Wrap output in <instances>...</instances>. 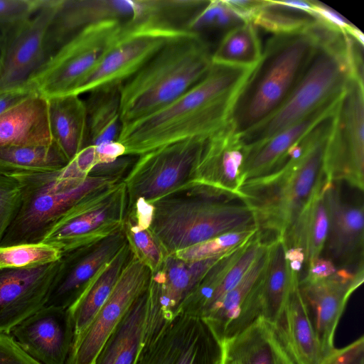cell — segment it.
<instances>
[{
	"instance_id": "d590c367",
	"label": "cell",
	"mask_w": 364,
	"mask_h": 364,
	"mask_svg": "<svg viewBox=\"0 0 364 364\" xmlns=\"http://www.w3.org/2000/svg\"><path fill=\"white\" fill-rule=\"evenodd\" d=\"M262 46L255 26L251 22L228 32L212 53L213 64L255 68L261 59Z\"/></svg>"
},
{
	"instance_id": "5b68a950",
	"label": "cell",
	"mask_w": 364,
	"mask_h": 364,
	"mask_svg": "<svg viewBox=\"0 0 364 364\" xmlns=\"http://www.w3.org/2000/svg\"><path fill=\"white\" fill-rule=\"evenodd\" d=\"M331 132L298 159L243 183L240 201L254 213L262 237L267 233L274 237L284 235L323 185L324 154Z\"/></svg>"
},
{
	"instance_id": "db71d44e",
	"label": "cell",
	"mask_w": 364,
	"mask_h": 364,
	"mask_svg": "<svg viewBox=\"0 0 364 364\" xmlns=\"http://www.w3.org/2000/svg\"><path fill=\"white\" fill-rule=\"evenodd\" d=\"M1 48H2V41L0 36V59H1Z\"/></svg>"
},
{
	"instance_id": "ffe728a7",
	"label": "cell",
	"mask_w": 364,
	"mask_h": 364,
	"mask_svg": "<svg viewBox=\"0 0 364 364\" xmlns=\"http://www.w3.org/2000/svg\"><path fill=\"white\" fill-rule=\"evenodd\" d=\"M324 190L329 218L325 257L337 269L358 270L363 267V204L347 202L337 183L326 181Z\"/></svg>"
},
{
	"instance_id": "8992f818",
	"label": "cell",
	"mask_w": 364,
	"mask_h": 364,
	"mask_svg": "<svg viewBox=\"0 0 364 364\" xmlns=\"http://www.w3.org/2000/svg\"><path fill=\"white\" fill-rule=\"evenodd\" d=\"M151 206L149 228L166 255L224 233L258 228L254 213L242 202L181 191Z\"/></svg>"
},
{
	"instance_id": "52a82bcc",
	"label": "cell",
	"mask_w": 364,
	"mask_h": 364,
	"mask_svg": "<svg viewBox=\"0 0 364 364\" xmlns=\"http://www.w3.org/2000/svg\"><path fill=\"white\" fill-rule=\"evenodd\" d=\"M55 171L11 176L21 186L22 200L0 246L40 242L50 225L75 203L119 182L115 178L89 175L82 183L75 184L59 180Z\"/></svg>"
},
{
	"instance_id": "f1b7e54d",
	"label": "cell",
	"mask_w": 364,
	"mask_h": 364,
	"mask_svg": "<svg viewBox=\"0 0 364 364\" xmlns=\"http://www.w3.org/2000/svg\"><path fill=\"white\" fill-rule=\"evenodd\" d=\"M150 310L147 288L109 336L94 364H136L147 338Z\"/></svg>"
},
{
	"instance_id": "2e32d148",
	"label": "cell",
	"mask_w": 364,
	"mask_h": 364,
	"mask_svg": "<svg viewBox=\"0 0 364 364\" xmlns=\"http://www.w3.org/2000/svg\"><path fill=\"white\" fill-rule=\"evenodd\" d=\"M63 0L47 2L2 40L0 92L27 85L50 58L48 34Z\"/></svg>"
},
{
	"instance_id": "9a60e30c",
	"label": "cell",
	"mask_w": 364,
	"mask_h": 364,
	"mask_svg": "<svg viewBox=\"0 0 364 364\" xmlns=\"http://www.w3.org/2000/svg\"><path fill=\"white\" fill-rule=\"evenodd\" d=\"M245 154L246 147L227 122L205 139L191 178L181 191L223 200H240Z\"/></svg>"
},
{
	"instance_id": "ab89813d",
	"label": "cell",
	"mask_w": 364,
	"mask_h": 364,
	"mask_svg": "<svg viewBox=\"0 0 364 364\" xmlns=\"http://www.w3.org/2000/svg\"><path fill=\"white\" fill-rule=\"evenodd\" d=\"M62 257L59 250L42 242L0 246V270L44 265Z\"/></svg>"
},
{
	"instance_id": "f907efd6",
	"label": "cell",
	"mask_w": 364,
	"mask_h": 364,
	"mask_svg": "<svg viewBox=\"0 0 364 364\" xmlns=\"http://www.w3.org/2000/svg\"><path fill=\"white\" fill-rule=\"evenodd\" d=\"M95 147L98 162L97 165L114 161L118 158L124 156V147L118 141Z\"/></svg>"
},
{
	"instance_id": "3957f363",
	"label": "cell",
	"mask_w": 364,
	"mask_h": 364,
	"mask_svg": "<svg viewBox=\"0 0 364 364\" xmlns=\"http://www.w3.org/2000/svg\"><path fill=\"white\" fill-rule=\"evenodd\" d=\"M212 53L195 33L166 45L122 84V124L162 109L193 87L210 70Z\"/></svg>"
},
{
	"instance_id": "484cf974",
	"label": "cell",
	"mask_w": 364,
	"mask_h": 364,
	"mask_svg": "<svg viewBox=\"0 0 364 364\" xmlns=\"http://www.w3.org/2000/svg\"><path fill=\"white\" fill-rule=\"evenodd\" d=\"M220 343L219 364H295L274 324L261 316Z\"/></svg>"
},
{
	"instance_id": "1f68e13d",
	"label": "cell",
	"mask_w": 364,
	"mask_h": 364,
	"mask_svg": "<svg viewBox=\"0 0 364 364\" xmlns=\"http://www.w3.org/2000/svg\"><path fill=\"white\" fill-rule=\"evenodd\" d=\"M283 235L268 241V260L262 284L261 317L275 324L287 303L294 284L300 276L293 273L287 257Z\"/></svg>"
},
{
	"instance_id": "d4e9b609",
	"label": "cell",
	"mask_w": 364,
	"mask_h": 364,
	"mask_svg": "<svg viewBox=\"0 0 364 364\" xmlns=\"http://www.w3.org/2000/svg\"><path fill=\"white\" fill-rule=\"evenodd\" d=\"M231 250L196 261L182 260L174 254L166 256L159 270L151 273L150 279L164 321L171 320L178 314L181 304L204 275Z\"/></svg>"
},
{
	"instance_id": "30bf717a",
	"label": "cell",
	"mask_w": 364,
	"mask_h": 364,
	"mask_svg": "<svg viewBox=\"0 0 364 364\" xmlns=\"http://www.w3.org/2000/svg\"><path fill=\"white\" fill-rule=\"evenodd\" d=\"M193 8L191 0H63L48 31L53 54L82 28L100 21L156 20L178 24Z\"/></svg>"
},
{
	"instance_id": "8fae6325",
	"label": "cell",
	"mask_w": 364,
	"mask_h": 364,
	"mask_svg": "<svg viewBox=\"0 0 364 364\" xmlns=\"http://www.w3.org/2000/svg\"><path fill=\"white\" fill-rule=\"evenodd\" d=\"M192 33L181 26L166 21L125 23L101 62L74 95L88 93L110 83H124L168 43Z\"/></svg>"
},
{
	"instance_id": "7dc6e473",
	"label": "cell",
	"mask_w": 364,
	"mask_h": 364,
	"mask_svg": "<svg viewBox=\"0 0 364 364\" xmlns=\"http://www.w3.org/2000/svg\"><path fill=\"white\" fill-rule=\"evenodd\" d=\"M337 269L330 259L321 256L307 265L305 274L299 280L311 282L323 279L333 274Z\"/></svg>"
},
{
	"instance_id": "d6a6232c",
	"label": "cell",
	"mask_w": 364,
	"mask_h": 364,
	"mask_svg": "<svg viewBox=\"0 0 364 364\" xmlns=\"http://www.w3.org/2000/svg\"><path fill=\"white\" fill-rule=\"evenodd\" d=\"M325 182L307 203L291 228L283 235L287 247L302 251L305 259L304 270L309 263L321 256L328 234L329 218Z\"/></svg>"
},
{
	"instance_id": "ac0fdd59",
	"label": "cell",
	"mask_w": 364,
	"mask_h": 364,
	"mask_svg": "<svg viewBox=\"0 0 364 364\" xmlns=\"http://www.w3.org/2000/svg\"><path fill=\"white\" fill-rule=\"evenodd\" d=\"M364 268L355 271L338 269L331 276L316 281L299 280L306 306L322 352L333 350L335 333L351 294L363 284Z\"/></svg>"
},
{
	"instance_id": "f546056e",
	"label": "cell",
	"mask_w": 364,
	"mask_h": 364,
	"mask_svg": "<svg viewBox=\"0 0 364 364\" xmlns=\"http://www.w3.org/2000/svg\"><path fill=\"white\" fill-rule=\"evenodd\" d=\"M132 256L126 242L114 257L91 278L76 301L67 309L74 328L73 342L82 336L112 291Z\"/></svg>"
},
{
	"instance_id": "bcb514c9",
	"label": "cell",
	"mask_w": 364,
	"mask_h": 364,
	"mask_svg": "<svg viewBox=\"0 0 364 364\" xmlns=\"http://www.w3.org/2000/svg\"><path fill=\"white\" fill-rule=\"evenodd\" d=\"M364 348V337L361 336L347 346L334 348L320 364H348L352 358Z\"/></svg>"
},
{
	"instance_id": "74e56055",
	"label": "cell",
	"mask_w": 364,
	"mask_h": 364,
	"mask_svg": "<svg viewBox=\"0 0 364 364\" xmlns=\"http://www.w3.org/2000/svg\"><path fill=\"white\" fill-rule=\"evenodd\" d=\"M245 23L225 0H213L192 16L183 28L200 37L204 33H214L222 38L230 30Z\"/></svg>"
},
{
	"instance_id": "e0dca14e",
	"label": "cell",
	"mask_w": 364,
	"mask_h": 364,
	"mask_svg": "<svg viewBox=\"0 0 364 364\" xmlns=\"http://www.w3.org/2000/svg\"><path fill=\"white\" fill-rule=\"evenodd\" d=\"M151 276L150 269L132 254L108 299L82 336L72 345L65 364H94L109 336L146 291Z\"/></svg>"
},
{
	"instance_id": "603a6c76",
	"label": "cell",
	"mask_w": 364,
	"mask_h": 364,
	"mask_svg": "<svg viewBox=\"0 0 364 364\" xmlns=\"http://www.w3.org/2000/svg\"><path fill=\"white\" fill-rule=\"evenodd\" d=\"M127 242L122 229L97 243L63 255L61 266L45 306L68 309L100 268Z\"/></svg>"
},
{
	"instance_id": "836d02e7",
	"label": "cell",
	"mask_w": 364,
	"mask_h": 364,
	"mask_svg": "<svg viewBox=\"0 0 364 364\" xmlns=\"http://www.w3.org/2000/svg\"><path fill=\"white\" fill-rule=\"evenodd\" d=\"M122 84L110 83L88 92L85 100L87 121V146H98L117 141L122 127L120 117Z\"/></svg>"
},
{
	"instance_id": "681fc988",
	"label": "cell",
	"mask_w": 364,
	"mask_h": 364,
	"mask_svg": "<svg viewBox=\"0 0 364 364\" xmlns=\"http://www.w3.org/2000/svg\"><path fill=\"white\" fill-rule=\"evenodd\" d=\"M33 92L35 91L28 84L12 90L0 92V114Z\"/></svg>"
},
{
	"instance_id": "4dcf8cb0",
	"label": "cell",
	"mask_w": 364,
	"mask_h": 364,
	"mask_svg": "<svg viewBox=\"0 0 364 364\" xmlns=\"http://www.w3.org/2000/svg\"><path fill=\"white\" fill-rule=\"evenodd\" d=\"M48 120L53 143L70 161L87 143L85 102L80 95L48 99Z\"/></svg>"
},
{
	"instance_id": "ba28073f",
	"label": "cell",
	"mask_w": 364,
	"mask_h": 364,
	"mask_svg": "<svg viewBox=\"0 0 364 364\" xmlns=\"http://www.w3.org/2000/svg\"><path fill=\"white\" fill-rule=\"evenodd\" d=\"M124 23L108 20L82 28L51 55L27 84L46 99L74 95L101 62Z\"/></svg>"
},
{
	"instance_id": "d6986e66",
	"label": "cell",
	"mask_w": 364,
	"mask_h": 364,
	"mask_svg": "<svg viewBox=\"0 0 364 364\" xmlns=\"http://www.w3.org/2000/svg\"><path fill=\"white\" fill-rule=\"evenodd\" d=\"M61 266L53 263L0 270V333L10 331L43 307Z\"/></svg>"
},
{
	"instance_id": "7402d4cb",
	"label": "cell",
	"mask_w": 364,
	"mask_h": 364,
	"mask_svg": "<svg viewBox=\"0 0 364 364\" xmlns=\"http://www.w3.org/2000/svg\"><path fill=\"white\" fill-rule=\"evenodd\" d=\"M9 334L40 364H65L74 328L67 309L44 306L15 326Z\"/></svg>"
},
{
	"instance_id": "4fadbf2b",
	"label": "cell",
	"mask_w": 364,
	"mask_h": 364,
	"mask_svg": "<svg viewBox=\"0 0 364 364\" xmlns=\"http://www.w3.org/2000/svg\"><path fill=\"white\" fill-rule=\"evenodd\" d=\"M364 83L351 77L334 114L323 162L327 181L364 189Z\"/></svg>"
},
{
	"instance_id": "7a4b0ae2",
	"label": "cell",
	"mask_w": 364,
	"mask_h": 364,
	"mask_svg": "<svg viewBox=\"0 0 364 364\" xmlns=\"http://www.w3.org/2000/svg\"><path fill=\"white\" fill-rule=\"evenodd\" d=\"M316 24L303 31L274 34L268 39L260 60L230 109L227 122L235 134L240 135L263 122L289 97L318 46Z\"/></svg>"
},
{
	"instance_id": "6da1fadb",
	"label": "cell",
	"mask_w": 364,
	"mask_h": 364,
	"mask_svg": "<svg viewBox=\"0 0 364 364\" xmlns=\"http://www.w3.org/2000/svg\"><path fill=\"white\" fill-rule=\"evenodd\" d=\"M254 68L213 64L197 85L162 109L122 124L117 141L124 156L197 137H209L226 124L234 100Z\"/></svg>"
},
{
	"instance_id": "8d00e7d4",
	"label": "cell",
	"mask_w": 364,
	"mask_h": 364,
	"mask_svg": "<svg viewBox=\"0 0 364 364\" xmlns=\"http://www.w3.org/2000/svg\"><path fill=\"white\" fill-rule=\"evenodd\" d=\"M123 230L132 254L151 273L157 272L167 255L149 230V225L127 213Z\"/></svg>"
},
{
	"instance_id": "e575fe53",
	"label": "cell",
	"mask_w": 364,
	"mask_h": 364,
	"mask_svg": "<svg viewBox=\"0 0 364 364\" xmlns=\"http://www.w3.org/2000/svg\"><path fill=\"white\" fill-rule=\"evenodd\" d=\"M68 163L54 143L48 146L0 147V173L6 176L55 171Z\"/></svg>"
},
{
	"instance_id": "7c38bea8",
	"label": "cell",
	"mask_w": 364,
	"mask_h": 364,
	"mask_svg": "<svg viewBox=\"0 0 364 364\" xmlns=\"http://www.w3.org/2000/svg\"><path fill=\"white\" fill-rule=\"evenodd\" d=\"M197 137L164 146L138 156L122 181L127 209L181 192L189 181L205 139Z\"/></svg>"
},
{
	"instance_id": "816d5d0a",
	"label": "cell",
	"mask_w": 364,
	"mask_h": 364,
	"mask_svg": "<svg viewBox=\"0 0 364 364\" xmlns=\"http://www.w3.org/2000/svg\"><path fill=\"white\" fill-rule=\"evenodd\" d=\"M276 4L307 13L311 16L312 10L314 6V1H303V0H283L274 1Z\"/></svg>"
},
{
	"instance_id": "b9f144b4",
	"label": "cell",
	"mask_w": 364,
	"mask_h": 364,
	"mask_svg": "<svg viewBox=\"0 0 364 364\" xmlns=\"http://www.w3.org/2000/svg\"><path fill=\"white\" fill-rule=\"evenodd\" d=\"M47 0H0V36L4 37L32 17Z\"/></svg>"
},
{
	"instance_id": "9c48e42d",
	"label": "cell",
	"mask_w": 364,
	"mask_h": 364,
	"mask_svg": "<svg viewBox=\"0 0 364 364\" xmlns=\"http://www.w3.org/2000/svg\"><path fill=\"white\" fill-rule=\"evenodd\" d=\"M127 210L124 183L109 184L69 208L46 230L40 242L63 255L95 245L122 228Z\"/></svg>"
},
{
	"instance_id": "44dd1931",
	"label": "cell",
	"mask_w": 364,
	"mask_h": 364,
	"mask_svg": "<svg viewBox=\"0 0 364 364\" xmlns=\"http://www.w3.org/2000/svg\"><path fill=\"white\" fill-rule=\"evenodd\" d=\"M267 260L268 242L240 281L202 318L220 343L261 316L262 284Z\"/></svg>"
},
{
	"instance_id": "c3c4849f",
	"label": "cell",
	"mask_w": 364,
	"mask_h": 364,
	"mask_svg": "<svg viewBox=\"0 0 364 364\" xmlns=\"http://www.w3.org/2000/svg\"><path fill=\"white\" fill-rule=\"evenodd\" d=\"M225 1L245 21L251 22L267 1L225 0Z\"/></svg>"
},
{
	"instance_id": "277c9868",
	"label": "cell",
	"mask_w": 364,
	"mask_h": 364,
	"mask_svg": "<svg viewBox=\"0 0 364 364\" xmlns=\"http://www.w3.org/2000/svg\"><path fill=\"white\" fill-rule=\"evenodd\" d=\"M316 29L318 44L304 75L274 113L257 126L237 135L245 146L271 137L327 101L341 95L348 80L353 77L351 36L321 22L316 23Z\"/></svg>"
},
{
	"instance_id": "f6af8a7d",
	"label": "cell",
	"mask_w": 364,
	"mask_h": 364,
	"mask_svg": "<svg viewBox=\"0 0 364 364\" xmlns=\"http://www.w3.org/2000/svg\"><path fill=\"white\" fill-rule=\"evenodd\" d=\"M312 14L328 27L343 33L349 34L355 28L337 11L319 1H314Z\"/></svg>"
},
{
	"instance_id": "7bdbcfd3",
	"label": "cell",
	"mask_w": 364,
	"mask_h": 364,
	"mask_svg": "<svg viewBox=\"0 0 364 364\" xmlns=\"http://www.w3.org/2000/svg\"><path fill=\"white\" fill-rule=\"evenodd\" d=\"M22 200V188L15 178L0 173V245L13 223Z\"/></svg>"
},
{
	"instance_id": "cb8c5ba5",
	"label": "cell",
	"mask_w": 364,
	"mask_h": 364,
	"mask_svg": "<svg viewBox=\"0 0 364 364\" xmlns=\"http://www.w3.org/2000/svg\"><path fill=\"white\" fill-rule=\"evenodd\" d=\"M341 95L327 101L299 122L271 137L245 146L246 154L242 169L244 183L272 171L292 146L318 122L336 111Z\"/></svg>"
},
{
	"instance_id": "83f0119b",
	"label": "cell",
	"mask_w": 364,
	"mask_h": 364,
	"mask_svg": "<svg viewBox=\"0 0 364 364\" xmlns=\"http://www.w3.org/2000/svg\"><path fill=\"white\" fill-rule=\"evenodd\" d=\"M53 144L48 99L36 92L0 114V147Z\"/></svg>"
},
{
	"instance_id": "ee69618b",
	"label": "cell",
	"mask_w": 364,
	"mask_h": 364,
	"mask_svg": "<svg viewBox=\"0 0 364 364\" xmlns=\"http://www.w3.org/2000/svg\"><path fill=\"white\" fill-rule=\"evenodd\" d=\"M0 364H40L6 333H0Z\"/></svg>"
},
{
	"instance_id": "f5cc1de1",
	"label": "cell",
	"mask_w": 364,
	"mask_h": 364,
	"mask_svg": "<svg viewBox=\"0 0 364 364\" xmlns=\"http://www.w3.org/2000/svg\"><path fill=\"white\" fill-rule=\"evenodd\" d=\"M348 364H364V348L358 352Z\"/></svg>"
},
{
	"instance_id": "f35d334b",
	"label": "cell",
	"mask_w": 364,
	"mask_h": 364,
	"mask_svg": "<svg viewBox=\"0 0 364 364\" xmlns=\"http://www.w3.org/2000/svg\"><path fill=\"white\" fill-rule=\"evenodd\" d=\"M318 21L307 13L277 4L274 1H267L252 23L255 26L274 35L303 31L313 26Z\"/></svg>"
},
{
	"instance_id": "4316f807",
	"label": "cell",
	"mask_w": 364,
	"mask_h": 364,
	"mask_svg": "<svg viewBox=\"0 0 364 364\" xmlns=\"http://www.w3.org/2000/svg\"><path fill=\"white\" fill-rule=\"evenodd\" d=\"M299 282L294 284L274 326L295 364H320L325 356L301 294Z\"/></svg>"
},
{
	"instance_id": "5bb4252c",
	"label": "cell",
	"mask_w": 364,
	"mask_h": 364,
	"mask_svg": "<svg viewBox=\"0 0 364 364\" xmlns=\"http://www.w3.org/2000/svg\"><path fill=\"white\" fill-rule=\"evenodd\" d=\"M220 343L200 318L178 312L148 333L136 364H219Z\"/></svg>"
},
{
	"instance_id": "60d3db41",
	"label": "cell",
	"mask_w": 364,
	"mask_h": 364,
	"mask_svg": "<svg viewBox=\"0 0 364 364\" xmlns=\"http://www.w3.org/2000/svg\"><path fill=\"white\" fill-rule=\"evenodd\" d=\"M259 228L224 233L205 242L178 250L173 254L185 261H196L211 257L237 246L252 237Z\"/></svg>"
}]
</instances>
